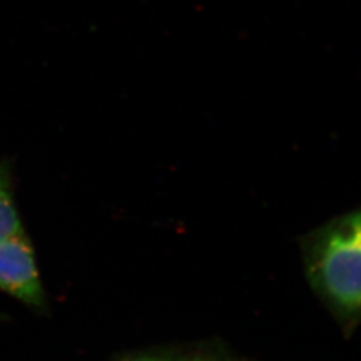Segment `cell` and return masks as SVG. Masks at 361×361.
I'll list each match as a JSON object with an SVG mask.
<instances>
[{
  "label": "cell",
  "mask_w": 361,
  "mask_h": 361,
  "mask_svg": "<svg viewBox=\"0 0 361 361\" xmlns=\"http://www.w3.org/2000/svg\"><path fill=\"white\" fill-rule=\"evenodd\" d=\"M310 286L344 326L361 322V209L329 221L304 247Z\"/></svg>",
  "instance_id": "6da1fadb"
},
{
  "label": "cell",
  "mask_w": 361,
  "mask_h": 361,
  "mask_svg": "<svg viewBox=\"0 0 361 361\" xmlns=\"http://www.w3.org/2000/svg\"><path fill=\"white\" fill-rule=\"evenodd\" d=\"M0 288L27 305H44L34 250L23 231L0 244Z\"/></svg>",
  "instance_id": "7a4b0ae2"
},
{
  "label": "cell",
  "mask_w": 361,
  "mask_h": 361,
  "mask_svg": "<svg viewBox=\"0 0 361 361\" xmlns=\"http://www.w3.org/2000/svg\"><path fill=\"white\" fill-rule=\"evenodd\" d=\"M22 231L20 219L13 205L8 178L0 169V244Z\"/></svg>",
  "instance_id": "3957f363"
},
{
  "label": "cell",
  "mask_w": 361,
  "mask_h": 361,
  "mask_svg": "<svg viewBox=\"0 0 361 361\" xmlns=\"http://www.w3.org/2000/svg\"><path fill=\"white\" fill-rule=\"evenodd\" d=\"M134 361H165V360H159V359H140V360H134Z\"/></svg>",
  "instance_id": "277c9868"
},
{
  "label": "cell",
  "mask_w": 361,
  "mask_h": 361,
  "mask_svg": "<svg viewBox=\"0 0 361 361\" xmlns=\"http://www.w3.org/2000/svg\"><path fill=\"white\" fill-rule=\"evenodd\" d=\"M193 361H207V360H193Z\"/></svg>",
  "instance_id": "5b68a950"
}]
</instances>
